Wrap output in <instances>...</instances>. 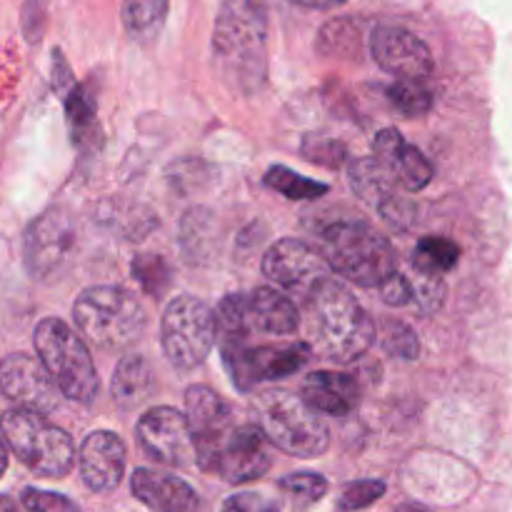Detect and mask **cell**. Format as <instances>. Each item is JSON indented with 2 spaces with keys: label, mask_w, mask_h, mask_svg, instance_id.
<instances>
[{
  "label": "cell",
  "mask_w": 512,
  "mask_h": 512,
  "mask_svg": "<svg viewBox=\"0 0 512 512\" xmlns=\"http://www.w3.org/2000/svg\"><path fill=\"white\" fill-rule=\"evenodd\" d=\"M73 85H75V78L68 68V60L63 58V53H60V50H53V88H55V93H58L60 98H65V93H68Z\"/></svg>",
  "instance_id": "43"
},
{
  "label": "cell",
  "mask_w": 512,
  "mask_h": 512,
  "mask_svg": "<svg viewBox=\"0 0 512 512\" xmlns=\"http://www.w3.org/2000/svg\"><path fill=\"white\" fill-rule=\"evenodd\" d=\"M410 290H413V303H418L420 313L435 315L440 308H443L445 303L443 278H430V275L415 273V280H410Z\"/></svg>",
  "instance_id": "38"
},
{
  "label": "cell",
  "mask_w": 512,
  "mask_h": 512,
  "mask_svg": "<svg viewBox=\"0 0 512 512\" xmlns=\"http://www.w3.org/2000/svg\"><path fill=\"white\" fill-rule=\"evenodd\" d=\"M165 175H168V185L175 190V193L190 195L208 183L210 168L203 163V160L185 158L170 165V168L165 170Z\"/></svg>",
  "instance_id": "36"
},
{
  "label": "cell",
  "mask_w": 512,
  "mask_h": 512,
  "mask_svg": "<svg viewBox=\"0 0 512 512\" xmlns=\"http://www.w3.org/2000/svg\"><path fill=\"white\" fill-rule=\"evenodd\" d=\"M65 103V115H68V125H70V135H73L75 145H88L93 143L95 138V128H98V105H95V98L90 95V90L85 85L75 83L73 88L65 93L63 98Z\"/></svg>",
  "instance_id": "28"
},
{
  "label": "cell",
  "mask_w": 512,
  "mask_h": 512,
  "mask_svg": "<svg viewBox=\"0 0 512 512\" xmlns=\"http://www.w3.org/2000/svg\"><path fill=\"white\" fill-rule=\"evenodd\" d=\"M218 343H250L255 333L293 335L300 315L293 300L278 288H255L253 293H230L215 313Z\"/></svg>",
  "instance_id": "8"
},
{
  "label": "cell",
  "mask_w": 512,
  "mask_h": 512,
  "mask_svg": "<svg viewBox=\"0 0 512 512\" xmlns=\"http://www.w3.org/2000/svg\"><path fill=\"white\" fill-rule=\"evenodd\" d=\"M380 345L388 355L400 360H415L420 355V340L415 335V330L410 328L408 323L403 320H393V318H385L380 323Z\"/></svg>",
  "instance_id": "34"
},
{
  "label": "cell",
  "mask_w": 512,
  "mask_h": 512,
  "mask_svg": "<svg viewBox=\"0 0 512 512\" xmlns=\"http://www.w3.org/2000/svg\"><path fill=\"white\" fill-rule=\"evenodd\" d=\"M33 343L60 395L80 405L93 403L98 395V370L85 340L63 320L43 318L35 328Z\"/></svg>",
  "instance_id": "6"
},
{
  "label": "cell",
  "mask_w": 512,
  "mask_h": 512,
  "mask_svg": "<svg viewBox=\"0 0 512 512\" xmlns=\"http://www.w3.org/2000/svg\"><path fill=\"white\" fill-rule=\"evenodd\" d=\"M220 355L233 378L235 388L248 393L258 383L283 380L298 373L313 355L305 340L280 345H250V343H220Z\"/></svg>",
  "instance_id": "10"
},
{
  "label": "cell",
  "mask_w": 512,
  "mask_h": 512,
  "mask_svg": "<svg viewBox=\"0 0 512 512\" xmlns=\"http://www.w3.org/2000/svg\"><path fill=\"white\" fill-rule=\"evenodd\" d=\"M100 220H103L110 230L123 235L125 240H143L145 235L158 225V218H155L145 205H138V203L120 205L115 203V200H108V203L103 205Z\"/></svg>",
  "instance_id": "26"
},
{
  "label": "cell",
  "mask_w": 512,
  "mask_h": 512,
  "mask_svg": "<svg viewBox=\"0 0 512 512\" xmlns=\"http://www.w3.org/2000/svg\"><path fill=\"white\" fill-rule=\"evenodd\" d=\"M278 488L293 503V508L305 510L325 498V493H328V480L318 473H293L285 475L278 483Z\"/></svg>",
  "instance_id": "33"
},
{
  "label": "cell",
  "mask_w": 512,
  "mask_h": 512,
  "mask_svg": "<svg viewBox=\"0 0 512 512\" xmlns=\"http://www.w3.org/2000/svg\"><path fill=\"white\" fill-rule=\"evenodd\" d=\"M320 55L325 58H340V60H358L363 53V35L355 20L350 18H335L320 28L318 43H315Z\"/></svg>",
  "instance_id": "25"
},
{
  "label": "cell",
  "mask_w": 512,
  "mask_h": 512,
  "mask_svg": "<svg viewBox=\"0 0 512 512\" xmlns=\"http://www.w3.org/2000/svg\"><path fill=\"white\" fill-rule=\"evenodd\" d=\"M378 213L383 215L385 223L395 230H408L410 225H413V205L405 198H400L398 193L388 195V198L378 205Z\"/></svg>",
  "instance_id": "40"
},
{
  "label": "cell",
  "mask_w": 512,
  "mask_h": 512,
  "mask_svg": "<svg viewBox=\"0 0 512 512\" xmlns=\"http://www.w3.org/2000/svg\"><path fill=\"white\" fill-rule=\"evenodd\" d=\"M350 188L355 190L360 200L378 208L388 195L395 193L393 175L383 168L375 158H355L350 163Z\"/></svg>",
  "instance_id": "24"
},
{
  "label": "cell",
  "mask_w": 512,
  "mask_h": 512,
  "mask_svg": "<svg viewBox=\"0 0 512 512\" xmlns=\"http://www.w3.org/2000/svg\"><path fill=\"white\" fill-rule=\"evenodd\" d=\"M255 425L270 445L295 458H320L330 448V430L320 413L290 390H265L253 400Z\"/></svg>",
  "instance_id": "5"
},
{
  "label": "cell",
  "mask_w": 512,
  "mask_h": 512,
  "mask_svg": "<svg viewBox=\"0 0 512 512\" xmlns=\"http://www.w3.org/2000/svg\"><path fill=\"white\" fill-rule=\"evenodd\" d=\"M5 470H8V450H5L3 440H0V478H3Z\"/></svg>",
  "instance_id": "47"
},
{
  "label": "cell",
  "mask_w": 512,
  "mask_h": 512,
  "mask_svg": "<svg viewBox=\"0 0 512 512\" xmlns=\"http://www.w3.org/2000/svg\"><path fill=\"white\" fill-rule=\"evenodd\" d=\"M133 278L138 280L140 288L150 295V298H163L165 293L173 285V268L168 265V260L163 255H153V253H143L135 255L133 265Z\"/></svg>",
  "instance_id": "31"
},
{
  "label": "cell",
  "mask_w": 512,
  "mask_h": 512,
  "mask_svg": "<svg viewBox=\"0 0 512 512\" xmlns=\"http://www.w3.org/2000/svg\"><path fill=\"white\" fill-rule=\"evenodd\" d=\"M385 483L383 480H358V483L345 485L343 495H340V512H355L365 510L373 503H378L385 495Z\"/></svg>",
  "instance_id": "37"
},
{
  "label": "cell",
  "mask_w": 512,
  "mask_h": 512,
  "mask_svg": "<svg viewBox=\"0 0 512 512\" xmlns=\"http://www.w3.org/2000/svg\"><path fill=\"white\" fill-rule=\"evenodd\" d=\"M20 503L28 512H80L78 505L65 498V495L38 488H25L20 493Z\"/></svg>",
  "instance_id": "39"
},
{
  "label": "cell",
  "mask_w": 512,
  "mask_h": 512,
  "mask_svg": "<svg viewBox=\"0 0 512 512\" xmlns=\"http://www.w3.org/2000/svg\"><path fill=\"white\" fill-rule=\"evenodd\" d=\"M290 3L300 5V8H313V10H330L338 5L348 3V0H290Z\"/></svg>",
  "instance_id": "44"
},
{
  "label": "cell",
  "mask_w": 512,
  "mask_h": 512,
  "mask_svg": "<svg viewBox=\"0 0 512 512\" xmlns=\"http://www.w3.org/2000/svg\"><path fill=\"white\" fill-rule=\"evenodd\" d=\"M163 335L165 358L173 368L193 370L205 363L210 350L218 343V328H215V313L193 295H180L170 300L163 313Z\"/></svg>",
  "instance_id": "9"
},
{
  "label": "cell",
  "mask_w": 512,
  "mask_h": 512,
  "mask_svg": "<svg viewBox=\"0 0 512 512\" xmlns=\"http://www.w3.org/2000/svg\"><path fill=\"white\" fill-rule=\"evenodd\" d=\"M380 295L388 305H395V308H403V305L413 303V290H410V280L405 278L403 273L395 270L383 285H380Z\"/></svg>",
  "instance_id": "42"
},
{
  "label": "cell",
  "mask_w": 512,
  "mask_h": 512,
  "mask_svg": "<svg viewBox=\"0 0 512 512\" xmlns=\"http://www.w3.org/2000/svg\"><path fill=\"white\" fill-rule=\"evenodd\" d=\"M130 490L153 512H200L198 493L170 473L138 468L130 478Z\"/></svg>",
  "instance_id": "20"
},
{
  "label": "cell",
  "mask_w": 512,
  "mask_h": 512,
  "mask_svg": "<svg viewBox=\"0 0 512 512\" xmlns=\"http://www.w3.org/2000/svg\"><path fill=\"white\" fill-rule=\"evenodd\" d=\"M0 512H20L18 505H15L13 498L8 495H0Z\"/></svg>",
  "instance_id": "46"
},
{
  "label": "cell",
  "mask_w": 512,
  "mask_h": 512,
  "mask_svg": "<svg viewBox=\"0 0 512 512\" xmlns=\"http://www.w3.org/2000/svg\"><path fill=\"white\" fill-rule=\"evenodd\" d=\"M0 433L15 458L40 478L60 480L73 470L75 445L63 428L45 415L15 408L0 415Z\"/></svg>",
  "instance_id": "7"
},
{
  "label": "cell",
  "mask_w": 512,
  "mask_h": 512,
  "mask_svg": "<svg viewBox=\"0 0 512 512\" xmlns=\"http://www.w3.org/2000/svg\"><path fill=\"white\" fill-rule=\"evenodd\" d=\"M170 0H123V25L138 43H153L168 18Z\"/></svg>",
  "instance_id": "23"
},
{
  "label": "cell",
  "mask_w": 512,
  "mask_h": 512,
  "mask_svg": "<svg viewBox=\"0 0 512 512\" xmlns=\"http://www.w3.org/2000/svg\"><path fill=\"white\" fill-rule=\"evenodd\" d=\"M460 248L455 240L430 235L423 238L413 250V268L415 273L430 275V278H443L458 265Z\"/></svg>",
  "instance_id": "27"
},
{
  "label": "cell",
  "mask_w": 512,
  "mask_h": 512,
  "mask_svg": "<svg viewBox=\"0 0 512 512\" xmlns=\"http://www.w3.org/2000/svg\"><path fill=\"white\" fill-rule=\"evenodd\" d=\"M308 335L315 353L325 360L348 365L363 358L375 343L373 318L338 280L328 278L308 300Z\"/></svg>",
  "instance_id": "2"
},
{
  "label": "cell",
  "mask_w": 512,
  "mask_h": 512,
  "mask_svg": "<svg viewBox=\"0 0 512 512\" xmlns=\"http://www.w3.org/2000/svg\"><path fill=\"white\" fill-rule=\"evenodd\" d=\"M213 238V215L205 208H193L185 213L180 225V248L188 263H200L210 248Z\"/></svg>",
  "instance_id": "29"
},
{
  "label": "cell",
  "mask_w": 512,
  "mask_h": 512,
  "mask_svg": "<svg viewBox=\"0 0 512 512\" xmlns=\"http://www.w3.org/2000/svg\"><path fill=\"white\" fill-rule=\"evenodd\" d=\"M213 63L238 95H255L268 80V10L263 0H223L213 28Z\"/></svg>",
  "instance_id": "1"
},
{
  "label": "cell",
  "mask_w": 512,
  "mask_h": 512,
  "mask_svg": "<svg viewBox=\"0 0 512 512\" xmlns=\"http://www.w3.org/2000/svg\"><path fill=\"white\" fill-rule=\"evenodd\" d=\"M373 58L385 73L398 80H428L433 75V53L428 45L410 30L398 25H380L370 38Z\"/></svg>",
  "instance_id": "16"
},
{
  "label": "cell",
  "mask_w": 512,
  "mask_h": 512,
  "mask_svg": "<svg viewBox=\"0 0 512 512\" xmlns=\"http://www.w3.org/2000/svg\"><path fill=\"white\" fill-rule=\"evenodd\" d=\"M375 160L393 175L395 183L403 185L410 193L428 188L433 180L435 168L425 153L415 145H410L395 128H385L373 140Z\"/></svg>",
  "instance_id": "18"
},
{
  "label": "cell",
  "mask_w": 512,
  "mask_h": 512,
  "mask_svg": "<svg viewBox=\"0 0 512 512\" xmlns=\"http://www.w3.org/2000/svg\"><path fill=\"white\" fill-rule=\"evenodd\" d=\"M0 393L30 413L48 415L60 405V390L38 358L13 353L0 360Z\"/></svg>",
  "instance_id": "15"
},
{
  "label": "cell",
  "mask_w": 512,
  "mask_h": 512,
  "mask_svg": "<svg viewBox=\"0 0 512 512\" xmlns=\"http://www.w3.org/2000/svg\"><path fill=\"white\" fill-rule=\"evenodd\" d=\"M303 400L315 413L330 415V418H348L360 405V383L355 375L318 370L305 378Z\"/></svg>",
  "instance_id": "21"
},
{
  "label": "cell",
  "mask_w": 512,
  "mask_h": 512,
  "mask_svg": "<svg viewBox=\"0 0 512 512\" xmlns=\"http://www.w3.org/2000/svg\"><path fill=\"white\" fill-rule=\"evenodd\" d=\"M135 438L148 458L170 468L195 463V445L188 420L175 408H150L135 425Z\"/></svg>",
  "instance_id": "14"
},
{
  "label": "cell",
  "mask_w": 512,
  "mask_h": 512,
  "mask_svg": "<svg viewBox=\"0 0 512 512\" xmlns=\"http://www.w3.org/2000/svg\"><path fill=\"white\" fill-rule=\"evenodd\" d=\"M223 512H280V505L260 493H235L223 503Z\"/></svg>",
  "instance_id": "41"
},
{
  "label": "cell",
  "mask_w": 512,
  "mask_h": 512,
  "mask_svg": "<svg viewBox=\"0 0 512 512\" xmlns=\"http://www.w3.org/2000/svg\"><path fill=\"white\" fill-rule=\"evenodd\" d=\"M300 153L305 160L315 165H323V168H340V165L348 163V148L345 143H340L338 138H330L323 133H308L300 145Z\"/></svg>",
  "instance_id": "35"
},
{
  "label": "cell",
  "mask_w": 512,
  "mask_h": 512,
  "mask_svg": "<svg viewBox=\"0 0 512 512\" xmlns=\"http://www.w3.org/2000/svg\"><path fill=\"white\" fill-rule=\"evenodd\" d=\"M273 465L270 443L258 425H240L228 433V438L210 453L200 468L213 473L230 485H243L263 478Z\"/></svg>",
  "instance_id": "13"
},
{
  "label": "cell",
  "mask_w": 512,
  "mask_h": 512,
  "mask_svg": "<svg viewBox=\"0 0 512 512\" xmlns=\"http://www.w3.org/2000/svg\"><path fill=\"white\" fill-rule=\"evenodd\" d=\"M395 512H433V510L425 508V505L420 503H403L400 508H395Z\"/></svg>",
  "instance_id": "45"
},
{
  "label": "cell",
  "mask_w": 512,
  "mask_h": 512,
  "mask_svg": "<svg viewBox=\"0 0 512 512\" xmlns=\"http://www.w3.org/2000/svg\"><path fill=\"white\" fill-rule=\"evenodd\" d=\"M155 388L153 365L143 355H125L113 373L110 393L120 410H135L150 398Z\"/></svg>",
  "instance_id": "22"
},
{
  "label": "cell",
  "mask_w": 512,
  "mask_h": 512,
  "mask_svg": "<svg viewBox=\"0 0 512 512\" xmlns=\"http://www.w3.org/2000/svg\"><path fill=\"white\" fill-rule=\"evenodd\" d=\"M80 478L93 493H110L125 473V445L110 430H95L83 440L78 453Z\"/></svg>",
  "instance_id": "19"
},
{
  "label": "cell",
  "mask_w": 512,
  "mask_h": 512,
  "mask_svg": "<svg viewBox=\"0 0 512 512\" xmlns=\"http://www.w3.org/2000/svg\"><path fill=\"white\" fill-rule=\"evenodd\" d=\"M75 223L63 208L40 213L25 230V268L35 280L58 278L75 253Z\"/></svg>",
  "instance_id": "11"
},
{
  "label": "cell",
  "mask_w": 512,
  "mask_h": 512,
  "mask_svg": "<svg viewBox=\"0 0 512 512\" xmlns=\"http://www.w3.org/2000/svg\"><path fill=\"white\" fill-rule=\"evenodd\" d=\"M323 258L360 288H380L398 270L390 240L358 220H338L323 230Z\"/></svg>",
  "instance_id": "4"
},
{
  "label": "cell",
  "mask_w": 512,
  "mask_h": 512,
  "mask_svg": "<svg viewBox=\"0 0 512 512\" xmlns=\"http://www.w3.org/2000/svg\"><path fill=\"white\" fill-rule=\"evenodd\" d=\"M73 320L83 340L105 353L130 348L145 330V310L120 285L85 288L73 305Z\"/></svg>",
  "instance_id": "3"
},
{
  "label": "cell",
  "mask_w": 512,
  "mask_h": 512,
  "mask_svg": "<svg viewBox=\"0 0 512 512\" xmlns=\"http://www.w3.org/2000/svg\"><path fill=\"white\" fill-rule=\"evenodd\" d=\"M263 180L270 190L285 195L288 200H318L328 195V185L315 183V180L305 178V175L295 173L285 165H273Z\"/></svg>",
  "instance_id": "30"
},
{
  "label": "cell",
  "mask_w": 512,
  "mask_h": 512,
  "mask_svg": "<svg viewBox=\"0 0 512 512\" xmlns=\"http://www.w3.org/2000/svg\"><path fill=\"white\" fill-rule=\"evenodd\" d=\"M330 265L323 253L295 238H283L265 253L263 275L293 298L305 300L330 278Z\"/></svg>",
  "instance_id": "12"
},
{
  "label": "cell",
  "mask_w": 512,
  "mask_h": 512,
  "mask_svg": "<svg viewBox=\"0 0 512 512\" xmlns=\"http://www.w3.org/2000/svg\"><path fill=\"white\" fill-rule=\"evenodd\" d=\"M388 98L405 118H423L433 108V93L423 80H395L388 85Z\"/></svg>",
  "instance_id": "32"
},
{
  "label": "cell",
  "mask_w": 512,
  "mask_h": 512,
  "mask_svg": "<svg viewBox=\"0 0 512 512\" xmlns=\"http://www.w3.org/2000/svg\"><path fill=\"white\" fill-rule=\"evenodd\" d=\"M185 420L195 445V463H205L215 448L228 438L233 425V413L228 403L208 385H190L185 393Z\"/></svg>",
  "instance_id": "17"
}]
</instances>
